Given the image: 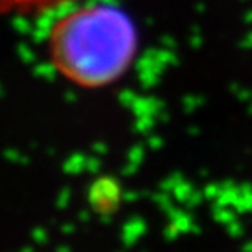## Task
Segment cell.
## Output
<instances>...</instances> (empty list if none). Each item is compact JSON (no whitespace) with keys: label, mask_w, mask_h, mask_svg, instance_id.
Returning a JSON list of instances; mask_svg holds the SVG:
<instances>
[{"label":"cell","mask_w":252,"mask_h":252,"mask_svg":"<svg viewBox=\"0 0 252 252\" xmlns=\"http://www.w3.org/2000/svg\"><path fill=\"white\" fill-rule=\"evenodd\" d=\"M74 0H0V14H25V12L47 11Z\"/></svg>","instance_id":"cell-2"},{"label":"cell","mask_w":252,"mask_h":252,"mask_svg":"<svg viewBox=\"0 0 252 252\" xmlns=\"http://www.w3.org/2000/svg\"><path fill=\"white\" fill-rule=\"evenodd\" d=\"M138 33L131 18L109 4L81 5L53 23L47 56L62 77L81 88L116 83L131 67Z\"/></svg>","instance_id":"cell-1"}]
</instances>
